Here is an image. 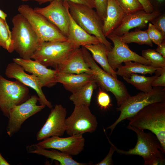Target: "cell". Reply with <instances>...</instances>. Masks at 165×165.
I'll use <instances>...</instances> for the list:
<instances>
[{"instance_id":"obj_1","label":"cell","mask_w":165,"mask_h":165,"mask_svg":"<svg viewBox=\"0 0 165 165\" xmlns=\"http://www.w3.org/2000/svg\"><path fill=\"white\" fill-rule=\"evenodd\" d=\"M127 128L134 132L137 141L135 146L127 150L119 149L116 147V151L120 154L136 155L143 158L144 165H162L165 163V151L156 135L152 132H145L144 130L128 124Z\"/></svg>"},{"instance_id":"obj_2","label":"cell","mask_w":165,"mask_h":165,"mask_svg":"<svg viewBox=\"0 0 165 165\" xmlns=\"http://www.w3.org/2000/svg\"><path fill=\"white\" fill-rule=\"evenodd\" d=\"M127 119L129 124L155 134L165 151V101L150 104Z\"/></svg>"},{"instance_id":"obj_3","label":"cell","mask_w":165,"mask_h":165,"mask_svg":"<svg viewBox=\"0 0 165 165\" xmlns=\"http://www.w3.org/2000/svg\"><path fill=\"white\" fill-rule=\"evenodd\" d=\"M11 31L13 49L20 58L28 60L31 57L42 42L28 20L19 13L13 17Z\"/></svg>"},{"instance_id":"obj_4","label":"cell","mask_w":165,"mask_h":165,"mask_svg":"<svg viewBox=\"0 0 165 165\" xmlns=\"http://www.w3.org/2000/svg\"><path fill=\"white\" fill-rule=\"evenodd\" d=\"M69 13L75 22L88 34L96 36L109 51L113 46L103 30V21L94 8L83 4L67 1Z\"/></svg>"},{"instance_id":"obj_5","label":"cell","mask_w":165,"mask_h":165,"mask_svg":"<svg viewBox=\"0 0 165 165\" xmlns=\"http://www.w3.org/2000/svg\"><path fill=\"white\" fill-rule=\"evenodd\" d=\"M149 92H141L130 97L116 108L120 112L119 116L112 125L107 127L111 130V134L116 126L122 121L132 116L147 105L155 102L165 101L164 87H153Z\"/></svg>"},{"instance_id":"obj_6","label":"cell","mask_w":165,"mask_h":165,"mask_svg":"<svg viewBox=\"0 0 165 165\" xmlns=\"http://www.w3.org/2000/svg\"><path fill=\"white\" fill-rule=\"evenodd\" d=\"M81 48L84 59L92 70L97 85L102 90L111 92L116 98L118 107H119L130 96L125 84L101 68L90 52L83 46Z\"/></svg>"},{"instance_id":"obj_7","label":"cell","mask_w":165,"mask_h":165,"mask_svg":"<svg viewBox=\"0 0 165 165\" xmlns=\"http://www.w3.org/2000/svg\"><path fill=\"white\" fill-rule=\"evenodd\" d=\"M77 49L68 41L43 42L31 59L58 70Z\"/></svg>"},{"instance_id":"obj_8","label":"cell","mask_w":165,"mask_h":165,"mask_svg":"<svg viewBox=\"0 0 165 165\" xmlns=\"http://www.w3.org/2000/svg\"><path fill=\"white\" fill-rule=\"evenodd\" d=\"M18 10L28 20L43 42L68 41V38L57 27L29 5H21Z\"/></svg>"},{"instance_id":"obj_9","label":"cell","mask_w":165,"mask_h":165,"mask_svg":"<svg viewBox=\"0 0 165 165\" xmlns=\"http://www.w3.org/2000/svg\"><path fill=\"white\" fill-rule=\"evenodd\" d=\"M28 86L19 81H11L0 75V109L8 118L10 109L26 101L30 97Z\"/></svg>"},{"instance_id":"obj_10","label":"cell","mask_w":165,"mask_h":165,"mask_svg":"<svg viewBox=\"0 0 165 165\" xmlns=\"http://www.w3.org/2000/svg\"><path fill=\"white\" fill-rule=\"evenodd\" d=\"M65 124V132L71 136L92 133L96 130L98 123L89 106L82 105H75L71 115L66 118Z\"/></svg>"},{"instance_id":"obj_11","label":"cell","mask_w":165,"mask_h":165,"mask_svg":"<svg viewBox=\"0 0 165 165\" xmlns=\"http://www.w3.org/2000/svg\"><path fill=\"white\" fill-rule=\"evenodd\" d=\"M38 97L32 95L24 102L13 106L10 109L6 128L7 133L10 137L20 130L26 120L46 107L43 105H38Z\"/></svg>"},{"instance_id":"obj_12","label":"cell","mask_w":165,"mask_h":165,"mask_svg":"<svg viewBox=\"0 0 165 165\" xmlns=\"http://www.w3.org/2000/svg\"><path fill=\"white\" fill-rule=\"evenodd\" d=\"M83 134H77L66 138L53 136L31 145L35 148L55 149L71 156L77 155L84 149L85 139Z\"/></svg>"},{"instance_id":"obj_13","label":"cell","mask_w":165,"mask_h":165,"mask_svg":"<svg viewBox=\"0 0 165 165\" xmlns=\"http://www.w3.org/2000/svg\"><path fill=\"white\" fill-rule=\"evenodd\" d=\"M107 37L110 39L114 44V46L108 53L109 64L114 70L116 71L123 62L129 61L150 65L149 61L131 50L127 44L121 40L119 36L112 33Z\"/></svg>"},{"instance_id":"obj_14","label":"cell","mask_w":165,"mask_h":165,"mask_svg":"<svg viewBox=\"0 0 165 165\" xmlns=\"http://www.w3.org/2000/svg\"><path fill=\"white\" fill-rule=\"evenodd\" d=\"M34 9L57 27L67 38L70 19L67 1L54 0L50 2L49 4L45 7H37Z\"/></svg>"},{"instance_id":"obj_15","label":"cell","mask_w":165,"mask_h":165,"mask_svg":"<svg viewBox=\"0 0 165 165\" xmlns=\"http://www.w3.org/2000/svg\"><path fill=\"white\" fill-rule=\"evenodd\" d=\"M67 111L61 104L52 108L45 123L37 132V141H42L53 136H61L66 131Z\"/></svg>"},{"instance_id":"obj_16","label":"cell","mask_w":165,"mask_h":165,"mask_svg":"<svg viewBox=\"0 0 165 165\" xmlns=\"http://www.w3.org/2000/svg\"><path fill=\"white\" fill-rule=\"evenodd\" d=\"M5 74L8 78L15 79L34 90L38 96L40 105H44L50 109L53 108L51 103L46 99L44 94L42 90V85L37 77L26 73L21 66L14 62L8 64Z\"/></svg>"},{"instance_id":"obj_17","label":"cell","mask_w":165,"mask_h":165,"mask_svg":"<svg viewBox=\"0 0 165 165\" xmlns=\"http://www.w3.org/2000/svg\"><path fill=\"white\" fill-rule=\"evenodd\" d=\"M13 62L21 66L25 71L37 77L43 87H51L57 83L56 75L58 71L52 69L31 59L26 60L21 58H13Z\"/></svg>"},{"instance_id":"obj_18","label":"cell","mask_w":165,"mask_h":165,"mask_svg":"<svg viewBox=\"0 0 165 165\" xmlns=\"http://www.w3.org/2000/svg\"><path fill=\"white\" fill-rule=\"evenodd\" d=\"M161 14L158 11L148 13L143 10L126 14L122 23L112 32L121 36L134 28L142 29L146 27L148 23Z\"/></svg>"},{"instance_id":"obj_19","label":"cell","mask_w":165,"mask_h":165,"mask_svg":"<svg viewBox=\"0 0 165 165\" xmlns=\"http://www.w3.org/2000/svg\"><path fill=\"white\" fill-rule=\"evenodd\" d=\"M126 14L115 0H108L106 16L102 28L106 37L119 26Z\"/></svg>"},{"instance_id":"obj_20","label":"cell","mask_w":165,"mask_h":165,"mask_svg":"<svg viewBox=\"0 0 165 165\" xmlns=\"http://www.w3.org/2000/svg\"><path fill=\"white\" fill-rule=\"evenodd\" d=\"M70 23L68 41L77 48L86 45L95 44L100 42L95 36L87 33L79 26L71 17L69 11Z\"/></svg>"},{"instance_id":"obj_21","label":"cell","mask_w":165,"mask_h":165,"mask_svg":"<svg viewBox=\"0 0 165 165\" xmlns=\"http://www.w3.org/2000/svg\"><path fill=\"white\" fill-rule=\"evenodd\" d=\"M57 70L58 72L64 73L93 74L92 70L84 59L80 47L76 49Z\"/></svg>"},{"instance_id":"obj_22","label":"cell","mask_w":165,"mask_h":165,"mask_svg":"<svg viewBox=\"0 0 165 165\" xmlns=\"http://www.w3.org/2000/svg\"><path fill=\"white\" fill-rule=\"evenodd\" d=\"M94 79L93 75L86 73L75 74L58 71L56 75L57 82L62 84L66 90L72 93Z\"/></svg>"},{"instance_id":"obj_23","label":"cell","mask_w":165,"mask_h":165,"mask_svg":"<svg viewBox=\"0 0 165 165\" xmlns=\"http://www.w3.org/2000/svg\"><path fill=\"white\" fill-rule=\"evenodd\" d=\"M83 46L91 53L94 60L100 64L104 71L116 78H118L116 71L112 68L109 64L108 58L109 50L105 45L100 42Z\"/></svg>"},{"instance_id":"obj_24","label":"cell","mask_w":165,"mask_h":165,"mask_svg":"<svg viewBox=\"0 0 165 165\" xmlns=\"http://www.w3.org/2000/svg\"><path fill=\"white\" fill-rule=\"evenodd\" d=\"M124 65L119 66L116 71L117 75L129 78L132 73H139L143 75H152L157 68L151 65H145L140 63L129 61L124 62Z\"/></svg>"},{"instance_id":"obj_25","label":"cell","mask_w":165,"mask_h":165,"mask_svg":"<svg viewBox=\"0 0 165 165\" xmlns=\"http://www.w3.org/2000/svg\"><path fill=\"white\" fill-rule=\"evenodd\" d=\"M30 153L37 154L43 156L52 160H56L61 165H87L88 163L78 162L74 160L72 156L67 154L55 149L49 150L45 148H35L29 151Z\"/></svg>"},{"instance_id":"obj_26","label":"cell","mask_w":165,"mask_h":165,"mask_svg":"<svg viewBox=\"0 0 165 165\" xmlns=\"http://www.w3.org/2000/svg\"><path fill=\"white\" fill-rule=\"evenodd\" d=\"M97 86V85L94 79L72 93L69 97V100L75 105H83L89 106L94 91Z\"/></svg>"},{"instance_id":"obj_27","label":"cell","mask_w":165,"mask_h":165,"mask_svg":"<svg viewBox=\"0 0 165 165\" xmlns=\"http://www.w3.org/2000/svg\"><path fill=\"white\" fill-rule=\"evenodd\" d=\"M158 75L146 77L137 74H131L129 78L122 77L128 83L134 86L137 89L142 92L147 93L151 91L153 88L152 83Z\"/></svg>"},{"instance_id":"obj_28","label":"cell","mask_w":165,"mask_h":165,"mask_svg":"<svg viewBox=\"0 0 165 165\" xmlns=\"http://www.w3.org/2000/svg\"><path fill=\"white\" fill-rule=\"evenodd\" d=\"M121 40L127 44L135 43L139 45L146 44L152 46V42L149 38L146 30L136 28L134 31L128 32L119 36Z\"/></svg>"},{"instance_id":"obj_29","label":"cell","mask_w":165,"mask_h":165,"mask_svg":"<svg viewBox=\"0 0 165 165\" xmlns=\"http://www.w3.org/2000/svg\"><path fill=\"white\" fill-rule=\"evenodd\" d=\"M0 46L11 53L14 51L11 31L6 22L0 18Z\"/></svg>"},{"instance_id":"obj_30","label":"cell","mask_w":165,"mask_h":165,"mask_svg":"<svg viewBox=\"0 0 165 165\" xmlns=\"http://www.w3.org/2000/svg\"><path fill=\"white\" fill-rule=\"evenodd\" d=\"M141 55L143 57L149 61L152 67L156 68L165 67V58L155 50H143Z\"/></svg>"},{"instance_id":"obj_31","label":"cell","mask_w":165,"mask_h":165,"mask_svg":"<svg viewBox=\"0 0 165 165\" xmlns=\"http://www.w3.org/2000/svg\"><path fill=\"white\" fill-rule=\"evenodd\" d=\"M118 4L126 14L143 10L138 0H115Z\"/></svg>"},{"instance_id":"obj_32","label":"cell","mask_w":165,"mask_h":165,"mask_svg":"<svg viewBox=\"0 0 165 165\" xmlns=\"http://www.w3.org/2000/svg\"><path fill=\"white\" fill-rule=\"evenodd\" d=\"M146 31L151 41L157 46L165 40V35L156 29L152 23L148 24V28Z\"/></svg>"},{"instance_id":"obj_33","label":"cell","mask_w":165,"mask_h":165,"mask_svg":"<svg viewBox=\"0 0 165 165\" xmlns=\"http://www.w3.org/2000/svg\"><path fill=\"white\" fill-rule=\"evenodd\" d=\"M97 104L102 109H107L111 105V100L109 95L100 87L97 97Z\"/></svg>"},{"instance_id":"obj_34","label":"cell","mask_w":165,"mask_h":165,"mask_svg":"<svg viewBox=\"0 0 165 165\" xmlns=\"http://www.w3.org/2000/svg\"><path fill=\"white\" fill-rule=\"evenodd\" d=\"M94 1L96 11L103 21L106 16L108 0H94Z\"/></svg>"},{"instance_id":"obj_35","label":"cell","mask_w":165,"mask_h":165,"mask_svg":"<svg viewBox=\"0 0 165 165\" xmlns=\"http://www.w3.org/2000/svg\"><path fill=\"white\" fill-rule=\"evenodd\" d=\"M23 2L29 1H35L38 2L39 4L41 5L44 3L50 2L54 0H21ZM70 1L74 3L83 4L91 8H95V4L94 0H61Z\"/></svg>"},{"instance_id":"obj_36","label":"cell","mask_w":165,"mask_h":165,"mask_svg":"<svg viewBox=\"0 0 165 165\" xmlns=\"http://www.w3.org/2000/svg\"><path fill=\"white\" fill-rule=\"evenodd\" d=\"M106 136L109 143L111 145L110 149L105 157L101 161L96 164L95 165H112L113 164L112 157L114 152L116 151V146L111 141L107 136Z\"/></svg>"},{"instance_id":"obj_37","label":"cell","mask_w":165,"mask_h":165,"mask_svg":"<svg viewBox=\"0 0 165 165\" xmlns=\"http://www.w3.org/2000/svg\"><path fill=\"white\" fill-rule=\"evenodd\" d=\"M152 24L161 32L165 35V15L161 14L156 18L151 21Z\"/></svg>"},{"instance_id":"obj_38","label":"cell","mask_w":165,"mask_h":165,"mask_svg":"<svg viewBox=\"0 0 165 165\" xmlns=\"http://www.w3.org/2000/svg\"><path fill=\"white\" fill-rule=\"evenodd\" d=\"M152 85V87H165V67L163 68L160 74L153 80Z\"/></svg>"},{"instance_id":"obj_39","label":"cell","mask_w":165,"mask_h":165,"mask_svg":"<svg viewBox=\"0 0 165 165\" xmlns=\"http://www.w3.org/2000/svg\"><path fill=\"white\" fill-rule=\"evenodd\" d=\"M142 5L143 9L147 13H149L154 11L153 6L149 0H138Z\"/></svg>"},{"instance_id":"obj_40","label":"cell","mask_w":165,"mask_h":165,"mask_svg":"<svg viewBox=\"0 0 165 165\" xmlns=\"http://www.w3.org/2000/svg\"><path fill=\"white\" fill-rule=\"evenodd\" d=\"M155 50L165 58V40L158 45Z\"/></svg>"},{"instance_id":"obj_41","label":"cell","mask_w":165,"mask_h":165,"mask_svg":"<svg viewBox=\"0 0 165 165\" xmlns=\"http://www.w3.org/2000/svg\"><path fill=\"white\" fill-rule=\"evenodd\" d=\"M10 164L2 156L0 153V165H9Z\"/></svg>"},{"instance_id":"obj_42","label":"cell","mask_w":165,"mask_h":165,"mask_svg":"<svg viewBox=\"0 0 165 165\" xmlns=\"http://www.w3.org/2000/svg\"><path fill=\"white\" fill-rule=\"evenodd\" d=\"M7 16V14L0 9V18L5 21L6 22V18Z\"/></svg>"},{"instance_id":"obj_43","label":"cell","mask_w":165,"mask_h":165,"mask_svg":"<svg viewBox=\"0 0 165 165\" xmlns=\"http://www.w3.org/2000/svg\"><path fill=\"white\" fill-rule=\"evenodd\" d=\"M164 0H157V1L160 2H163Z\"/></svg>"},{"instance_id":"obj_44","label":"cell","mask_w":165,"mask_h":165,"mask_svg":"<svg viewBox=\"0 0 165 165\" xmlns=\"http://www.w3.org/2000/svg\"><path fill=\"white\" fill-rule=\"evenodd\" d=\"M0 47H1V46H0Z\"/></svg>"}]
</instances>
